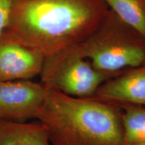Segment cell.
<instances>
[{
	"mask_svg": "<svg viewBox=\"0 0 145 145\" xmlns=\"http://www.w3.org/2000/svg\"><path fill=\"white\" fill-rule=\"evenodd\" d=\"M108 8L104 0H16L5 30L45 57L84 40Z\"/></svg>",
	"mask_w": 145,
	"mask_h": 145,
	"instance_id": "1",
	"label": "cell"
},
{
	"mask_svg": "<svg viewBox=\"0 0 145 145\" xmlns=\"http://www.w3.org/2000/svg\"><path fill=\"white\" fill-rule=\"evenodd\" d=\"M16 0H0V34L8 28Z\"/></svg>",
	"mask_w": 145,
	"mask_h": 145,
	"instance_id": "11",
	"label": "cell"
},
{
	"mask_svg": "<svg viewBox=\"0 0 145 145\" xmlns=\"http://www.w3.org/2000/svg\"><path fill=\"white\" fill-rule=\"evenodd\" d=\"M92 97L116 105L145 106V64L108 79Z\"/></svg>",
	"mask_w": 145,
	"mask_h": 145,
	"instance_id": "7",
	"label": "cell"
},
{
	"mask_svg": "<svg viewBox=\"0 0 145 145\" xmlns=\"http://www.w3.org/2000/svg\"><path fill=\"white\" fill-rule=\"evenodd\" d=\"M117 106L120 110L126 144L145 142V106Z\"/></svg>",
	"mask_w": 145,
	"mask_h": 145,
	"instance_id": "10",
	"label": "cell"
},
{
	"mask_svg": "<svg viewBox=\"0 0 145 145\" xmlns=\"http://www.w3.org/2000/svg\"><path fill=\"white\" fill-rule=\"evenodd\" d=\"M78 47L83 57L101 72L118 73L145 64V39L109 8Z\"/></svg>",
	"mask_w": 145,
	"mask_h": 145,
	"instance_id": "3",
	"label": "cell"
},
{
	"mask_svg": "<svg viewBox=\"0 0 145 145\" xmlns=\"http://www.w3.org/2000/svg\"><path fill=\"white\" fill-rule=\"evenodd\" d=\"M45 93L46 88L41 82L0 81V120L21 122L36 118Z\"/></svg>",
	"mask_w": 145,
	"mask_h": 145,
	"instance_id": "5",
	"label": "cell"
},
{
	"mask_svg": "<svg viewBox=\"0 0 145 145\" xmlns=\"http://www.w3.org/2000/svg\"><path fill=\"white\" fill-rule=\"evenodd\" d=\"M110 10L145 39V0H104Z\"/></svg>",
	"mask_w": 145,
	"mask_h": 145,
	"instance_id": "9",
	"label": "cell"
},
{
	"mask_svg": "<svg viewBox=\"0 0 145 145\" xmlns=\"http://www.w3.org/2000/svg\"><path fill=\"white\" fill-rule=\"evenodd\" d=\"M46 88L36 118L51 145H126L118 106Z\"/></svg>",
	"mask_w": 145,
	"mask_h": 145,
	"instance_id": "2",
	"label": "cell"
},
{
	"mask_svg": "<svg viewBox=\"0 0 145 145\" xmlns=\"http://www.w3.org/2000/svg\"><path fill=\"white\" fill-rule=\"evenodd\" d=\"M44 55L6 30L0 34V81L31 80L40 75Z\"/></svg>",
	"mask_w": 145,
	"mask_h": 145,
	"instance_id": "6",
	"label": "cell"
},
{
	"mask_svg": "<svg viewBox=\"0 0 145 145\" xmlns=\"http://www.w3.org/2000/svg\"><path fill=\"white\" fill-rule=\"evenodd\" d=\"M118 73L95 69L77 44L45 56L40 76L46 88L74 97H91L103 83Z\"/></svg>",
	"mask_w": 145,
	"mask_h": 145,
	"instance_id": "4",
	"label": "cell"
},
{
	"mask_svg": "<svg viewBox=\"0 0 145 145\" xmlns=\"http://www.w3.org/2000/svg\"><path fill=\"white\" fill-rule=\"evenodd\" d=\"M0 145H51L40 122L0 120Z\"/></svg>",
	"mask_w": 145,
	"mask_h": 145,
	"instance_id": "8",
	"label": "cell"
},
{
	"mask_svg": "<svg viewBox=\"0 0 145 145\" xmlns=\"http://www.w3.org/2000/svg\"><path fill=\"white\" fill-rule=\"evenodd\" d=\"M126 145H145V142H138V143H134V144H126Z\"/></svg>",
	"mask_w": 145,
	"mask_h": 145,
	"instance_id": "12",
	"label": "cell"
}]
</instances>
